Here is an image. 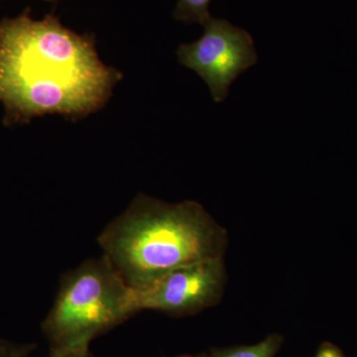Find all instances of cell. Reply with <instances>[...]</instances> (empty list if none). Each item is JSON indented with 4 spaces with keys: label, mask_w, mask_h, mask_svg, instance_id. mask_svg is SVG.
<instances>
[{
    "label": "cell",
    "mask_w": 357,
    "mask_h": 357,
    "mask_svg": "<svg viewBox=\"0 0 357 357\" xmlns=\"http://www.w3.org/2000/svg\"><path fill=\"white\" fill-rule=\"evenodd\" d=\"M119 79L98 59L91 37L52 14L34 20L27 9L0 20V102L20 119L86 116L102 107Z\"/></svg>",
    "instance_id": "6da1fadb"
},
{
    "label": "cell",
    "mask_w": 357,
    "mask_h": 357,
    "mask_svg": "<svg viewBox=\"0 0 357 357\" xmlns=\"http://www.w3.org/2000/svg\"><path fill=\"white\" fill-rule=\"evenodd\" d=\"M98 241L126 285L141 291L178 267L223 258L229 236L198 202L139 195Z\"/></svg>",
    "instance_id": "7a4b0ae2"
},
{
    "label": "cell",
    "mask_w": 357,
    "mask_h": 357,
    "mask_svg": "<svg viewBox=\"0 0 357 357\" xmlns=\"http://www.w3.org/2000/svg\"><path fill=\"white\" fill-rule=\"evenodd\" d=\"M138 312L135 290L102 256L63 276L43 330L53 349L88 347L93 338Z\"/></svg>",
    "instance_id": "3957f363"
},
{
    "label": "cell",
    "mask_w": 357,
    "mask_h": 357,
    "mask_svg": "<svg viewBox=\"0 0 357 357\" xmlns=\"http://www.w3.org/2000/svg\"><path fill=\"white\" fill-rule=\"evenodd\" d=\"M204 27L198 41L178 47V62L195 70L208 84L213 100L222 102L234 79L257 63L255 41L227 20L211 17Z\"/></svg>",
    "instance_id": "277c9868"
},
{
    "label": "cell",
    "mask_w": 357,
    "mask_h": 357,
    "mask_svg": "<svg viewBox=\"0 0 357 357\" xmlns=\"http://www.w3.org/2000/svg\"><path fill=\"white\" fill-rule=\"evenodd\" d=\"M227 280L223 258L185 265L135 291L137 309L176 317L197 314L222 300Z\"/></svg>",
    "instance_id": "5b68a950"
},
{
    "label": "cell",
    "mask_w": 357,
    "mask_h": 357,
    "mask_svg": "<svg viewBox=\"0 0 357 357\" xmlns=\"http://www.w3.org/2000/svg\"><path fill=\"white\" fill-rule=\"evenodd\" d=\"M283 338L279 335H268L262 342L252 345L211 349L198 356L178 357H274L280 349Z\"/></svg>",
    "instance_id": "8992f818"
},
{
    "label": "cell",
    "mask_w": 357,
    "mask_h": 357,
    "mask_svg": "<svg viewBox=\"0 0 357 357\" xmlns=\"http://www.w3.org/2000/svg\"><path fill=\"white\" fill-rule=\"evenodd\" d=\"M211 0H178L174 10V18L184 22L204 25L211 17L208 6Z\"/></svg>",
    "instance_id": "52a82bcc"
},
{
    "label": "cell",
    "mask_w": 357,
    "mask_h": 357,
    "mask_svg": "<svg viewBox=\"0 0 357 357\" xmlns=\"http://www.w3.org/2000/svg\"><path fill=\"white\" fill-rule=\"evenodd\" d=\"M48 357H93L88 347H75V349H52Z\"/></svg>",
    "instance_id": "ba28073f"
},
{
    "label": "cell",
    "mask_w": 357,
    "mask_h": 357,
    "mask_svg": "<svg viewBox=\"0 0 357 357\" xmlns=\"http://www.w3.org/2000/svg\"><path fill=\"white\" fill-rule=\"evenodd\" d=\"M29 349L8 342H0V357H27Z\"/></svg>",
    "instance_id": "9c48e42d"
},
{
    "label": "cell",
    "mask_w": 357,
    "mask_h": 357,
    "mask_svg": "<svg viewBox=\"0 0 357 357\" xmlns=\"http://www.w3.org/2000/svg\"><path fill=\"white\" fill-rule=\"evenodd\" d=\"M316 357H345L340 349L332 344L326 342L319 347Z\"/></svg>",
    "instance_id": "30bf717a"
},
{
    "label": "cell",
    "mask_w": 357,
    "mask_h": 357,
    "mask_svg": "<svg viewBox=\"0 0 357 357\" xmlns=\"http://www.w3.org/2000/svg\"><path fill=\"white\" fill-rule=\"evenodd\" d=\"M46 1H55V0H46Z\"/></svg>",
    "instance_id": "8fae6325"
}]
</instances>
